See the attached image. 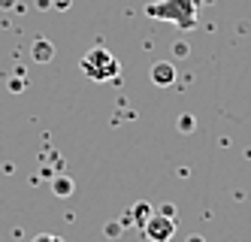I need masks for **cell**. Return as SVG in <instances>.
I'll use <instances>...</instances> for the list:
<instances>
[{"label": "cell", "mask_w": 251, "mask_h": 242, "mask_svg": "<svg viewBox=\"0 0 251 242\" xmlns=\"http://www.w3.org/2000/svg\"><path fill=\"white\" fill-rule=\"evenodd\" d=\"M149 215H151V209H149V206H136V221H139V227L149 221Z\"/></svg>", "instance_id": "8992f818"}, {"label": "cell", "mask_w": 251, "mask_h": 242, "mask_svg": "<svg viewBox=\"0 0 251 242\" xmlns=\"http://www.w3.org/2000/svg\"><path fill=\"white\" fill-rule=\"evenodd\" d=\"M55 191H61V197H67V191H70V182H67V179L55 182Z\"/></svg>", "instance_id": "ba28073f"}, {"label": "cell", "mask_w": 251, "mask_h": 242, "mask_svg": "<svg viewBox=\"0 0 251 242\" xmlns=\"http://www.w3.org/2000/svg\"><path fill=\"white\" fill-rule=\"evenodd\" d=\"M30 242H64L61 236H55V233H40V236H33Z\"/></svg>", "instance_id": "52a82bcc"}, {"label": "cell", "mask_w": 251, "mask_h": 242, "mask_svg": "<svg viewBox=\"0 0 251 242\" xmlns=\"http://www.w3.org/2000/svg\"><path fill=\"white\" fill-rule=\"evenodd\" d=\"M197 12H200V0H154L146 6V15L154 22H170L182 30L197 27Z\"/></svg>", "instance_id": "6da1fadb"}, {"label": "cell", "mask_w": 251, "mask_h": 242, "mask_svg": "<svg viewBox=\"0 0 251 242\" xmlns=\"http://www.w3.org/2000/svg\"><path fill=\"white\" fill-rule=\"evenodd\" d=\"M33 58H37V61H49L51 58V43L49 40H37V46H33Z\"/></svg>", "instance_id": "5b68a950"}, {"label": "cell", "mask_w": 251, "mask_h": 242, "mask_svg": "<svg viewBox=\"0 0 251 242\" xmlns=\"http://www.w3.org/2000/svg\"><path fill=\"white\" fill-rule=\"evenodd\" d=\"M149 76H151V82H154V85L170 88V85L176 82V67H173L170 61H157V64L149 70Z\"/></svg>", "instance_id": "277c9868"}, {"label": "cell", "mask_w": 251, "mask_h": 242, "mask_svg": "<svg viewBox=\"0 0 251 242\" xmlns=\"http://www.w3.org/2000/svg\"><path fill=\"white\" fill-rule=\"evenodd\" d=\"M79 67H82V73H85L91 82H112V79H118V73H121L118 58H115L112 52H106L103 46L88 49Z\"/></svg>", "instance_id": "7a4b0ae2"}, {"label": "cell", "mask_w": 251, "mask_h": 242, "mask_svg": "<svg viewBox=\"0 0 251 242\" xmlns=\"http://www.w3.org/2000/svg\"><path fill=\"white\" fill-rule=\"evenodd\" d=\"M142 233L149 242H170L176 236V218L167 212H151L149 221L142 224Z\"/></svg>", "instance_id": "3957f363"}]
</instances>
